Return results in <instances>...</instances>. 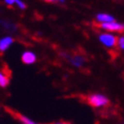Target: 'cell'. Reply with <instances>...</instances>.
Returning <instances> with one entry per match:
<instances>
[{
  "mask_svg": "<svg viewBox=\"0 0 124 124\" xmlns=\"http://www.w3.org/2000/svg\"><path fill=\"white\" fill-rule=\"evenodd\" d=\"M86 102L94 108H104L109 105L110 100L102 94H92L87 96Z\"/></svg>",
  "mask_w": 124,
  "mask_h": 124,
  "instance_id": "1",
  "label": "cell"
},
{
  "mask_svg": "<svg viewBox=\"0 0 124 124\" xmlns=\"http://www.w3.org/2000/svg\"><path fill=\"white\" fill-rule=\"evenodd\" d=\"M99 40L105 47L109 48V49L114 48L115 46L118 45V38H116L115 36L112 34H108V33L101 34L99 36Z\"/></svg>",
  "mask_w": 124,
  "mask_h": 124,
  "instance_id": "2",
  "label": "cell"
},
{
  "mask_svg": "<svg viewBox=\"0 0 124 124\" xmlns=\"http://www.w3.org/2000/svg\"><path fill=\"white\" fill-rule=\"evenodd\" d=\"M100 28L105 31H108V32H118V33L124 32V24L116 22L100 23Z\"/></svg>",
  "mask_w": 124,
  "mask_h": 124,
  "instance_id": "3",
  "label": "cell"
},
{
  "mask_svg": "<svg viewBox=\"0 0 124 124\" xmlns=\"http://www.w3.org/2000/svg\"><path fill=\"white\" fill-rule=\"evenodd\" d=\"M65 57L69 60L70 64L72 66L76 67V68H80V67H82L85 65V58L84 57V56L81 55H73V56H68V55H65Z\"/></svg>",
  "mask_w": 124,
  "mask_h": 124,
  "instance_id": "4",
  "label": "cell"
},
{
  "mask_svg": "<svg viewBox=\"0 0 124 124\" xmlns=\"http://www.w3.org/2000/svg\"><path fill=\"white\" fill-rule=\"evenodd\" d=\"M22 61H23V63L27 65L34 64L37 61V55L33 51H24L22 54Z\"/></svg>",
  "mask_w": 124,
  "mask_h": 124,
  "instance_id": "5",
  "label": "cell"
},
{
  "mask_svg": "<svg viewBox=\"0 0 124 124\" xmlns=\"http://www.w3.org/2000/svg\"><path fill=\"white\" fill-rule=\"evenodd\" d=\"M13 38L10 36H6L0 39V52H5L6 50H8L13 44Z\"/></svg>",
  "mask_w": 124,
  "mask_h": 124,
  "instance_id": "6",
  "label": "cell"
},
{
  "mask_svg": "<svg viewBox=\"0 0 124 124\" xmlns=\"http://www.w3.org/2000/svg\"><path fill=\"white\" fill-rule=\"evenodd\" d=\"M97 22H99L101 23H112V22H115L114 17L110 14H107V13H99L97 15Z\"/></svg>",
  "mask_w": 124,
  "mask_h": 124,
  "instance_id": "7",
  "label": "cell"
},
{
  "mask_svg": "<svg viewBox=\"0 0 124 124\" xmlns=\"http://www.w3.org/2000/svg\"><path fill=\"white\" fill-rule=\"evenodd\" d=\"M9 85V76L4 71H0V87H6Z\"/></svg>",
  "mask_w": 124,
  "mask_h": 124,
  "instance_id": "8",
  "label": "cell"
},
{
  "mask_svg": "<svg viewBox=\"0 0 124 124\" xmlns=\"http://www.w3.org/2000/svg\"><path fill=\"white\" fill-rule=\"evenodd\" d=\"M17 119L20 122V124H41V123H38V122L32 120L28 116H24L22 114H17Z\"/></svg>",
  "mask_w": 124,
  "mask_h": 124,
  "instance_id": "9",
  "label": "cell"
},
{
  "mask_svg": "<svg viewBox=\"0 0 124 124\" xmlns=\"http://www.w3.org/2000/svg\"><path fill=\"white\" fill-rule=\"evenodd\" d=\"M118 47L121 50H124V37H120L118 39Z\"/></svg>",
  "mask_w": 124,
  "mask_h": 124,
  "instance_id": "10",
  "label": "cell"
},
{
  "mask_svg": "<svg viewBox=\"0 0 124 124\" xmlns=\"http://www.w3.org/2000/svg\"><path fill=\"white\" fill-rule=\"evenodd\" d=\"M15 4L17 5V7L20 9H24L25 8V4L24 2H23L22 0H15Z\"/></svg>",
  "mask_w": 124,
  "mask_h": 124,
  "instance_id": "11",
  "label": "cell"
},
{
  "mask_svg": "<svg viewBox=\"0 0 124 124\" xmlns=\"http://www.w3.org/2000/svg\"><path fill=\"white\" fill-rule=\"evenodd\" d=\"M4 1L7 5H13L15 3V0H4Z\"/></svg>",
  "mask_w": 124,
  "mask_h": 124,
  "instance_id": "12",
  "label": "cell"
},
{
  "mask_svg": "<svg viewBox=\"0 0 124 124\" xmlns=\"http://www.w3.org/2000/svg\"><path fill=\"white\" fill-rule=\"evenodd\" d=\"M52 124H71V123L67 122V121H56V122H54Z\"/></svg>",
  "mask_w": 124,
  "mask_h": 124,
  "instance_id": "13",
  "label": "cell"
},
{
  "mask_svg": "<svg viewBox=\"0 0 124 124\" xmlns=\"http://www.w3.org/2000/svg\"><path fill=\"white\" fill-rule=\"evenodd\" d=\"M44 1H47V2H64L65 0H44Z\"/></svg>",
  "mask_w": 124,
  "mask_h": 124,
  "instance_id": "14",
  "label": "cell"
}]
</instances>
